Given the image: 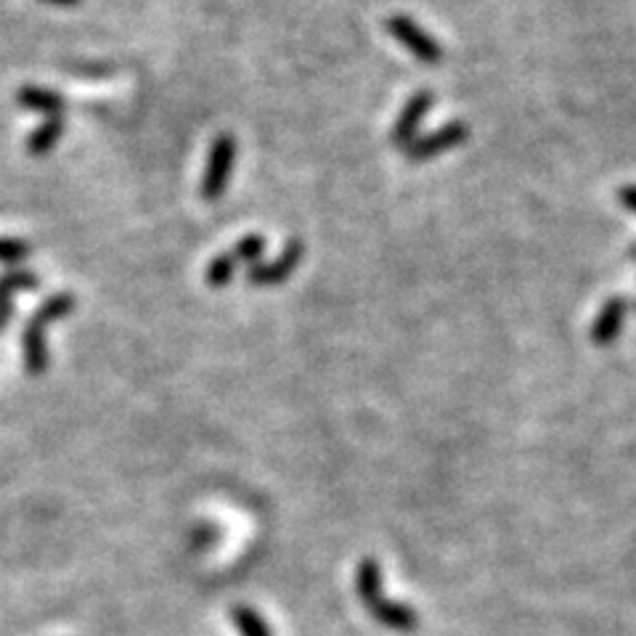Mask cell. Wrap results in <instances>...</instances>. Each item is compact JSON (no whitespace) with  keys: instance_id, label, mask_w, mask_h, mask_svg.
Returning <instances> with one entry per match:
<instances>
[{"instance_id":"cell-1","label":"cell","mask_w":636,"mask_h":636,"mask_svg":"<svg viewBox=\"0 0 636 636\" xmlns=\"http://www.w3.org/2000/svg\"><path fill=\"white\" fill-rule=\"evenodd\" d=\"M356 592L358 599L363 602L367 613L377 624L390 628V632L409 634L419 628V613L406 602H392L384 597V578L382 567L377 560H361L356 567Z\"/></svg>"},{"instance_id":"cell-2","label":"cell","mask_w":636,"mask_h":636,"mask_svg":"<svg viewBox=\"0 0 636 636\" xmlns=\"http://www.w3.org/2000/svg\"><path fill=\"white\" fill-rule=\"evenodd\" d=\"M74 310V295L72 293H57L32 314L30 321L22 331V353H24V369L27 375L40 377L49 369V327L51 324L62 321Z\"/></svg>"},{"instance_id":"cell-3","label":"cell","mask_w":636,"mask_h":636,"mask_svg":"<svg viewBox=\"0 0 636 636\" xmlns=\"http://www.w3.org/2000/svg\"><path fill=\"white\" fill-rule=\"evenodd\" d=\"M236 154H239V146H236L234 135H228V133L215 135L207 152L205 175H202V199L218 202L220 196L226 194L228 181H232V173L236 165Z\"/></svg>"},{"instance_id":"cell-4","label":"cell","mask_w":636,"mask_h":636,"mask_svg":"<svg viewBox=\"0 0 636 636\" xmlns=\"http://www.w3.org/2000/svg\"><path fill=\"white\" fill-rule=\"evenodd\" d=\"M384 27H388L390 35L396 38L417 62L428 66H438L443 62L445 53L441 49V43H438L428 30H422L411 17H406V13H392L388 22H384Z\"/></svg>"},{"instance_id":"cell-5","label":"cell","mask_w":636,"mask_h":636,"mask_svg":"<svg viewBox=\"0 0 636 636\" xmlns=\"http://www.w3.org/2000/svg\"><path fill=\"white\" fill-rule=\"evenodd\" d=\"M466 139H470V127H466L462 120H451V123L438 127V131L417 135L414 144L406 146L403 152L409 162H430L445 152H451V148H457L459 144H464Z\"/></svg>"},{"instance_id":"cell-6","label":"cell","mask_w":636,"mask_h":636,"mask_svg":"<svg viewBox=\"0 0 636 636\" xmlns=\"http://www.w3.org/2000/svg\"><path fill=\"white\" fill-rule=\"evenodd\" d=\"M302 253H306V247H302L300 239L287 242V247L281 249V255L274 263H255V266H249L247 281L253 287H279L300 266Z\"/></svg>"},{"instance_id":"cell-7","label":"cell","mask_w":636,"mask_h":636,"mask_svg":"<svg viewBox=\"0 0 636 636\" xmlns=\"http://www.w3.org/2000/svg\"><path fill=\"white\" fill-rule=\"evenodd\" d=\"M432 104H435V93L432 91H417L414 96L406 101L401 114H398L396 125H392V133H390L392 144L401 148L414 144L419 127H422L424 117L430 114Z\"/></svg>"},{"instance_id":"cell-8","label":"cell","mask_w":636,"mask_h":636,"mask_svg":"<svg viewBox=\"0 0 636 636\" xmlns=\"http://www.w3.org/2000/svg\"><path fill=\"white\" fill-rule=\"evenodd\" d=\"M624 321H626V300L615 295L602 306L597 318H594L592 342L597 345V348H611V345L618 340L620 329H624Z\"/></svg>"},{"instance_id":"cell-9","label":"cell","mask_w":636,"mask_h":636,"mask_svg":"<svg viewBox=\"0 0 636 636\" xmlns=\"http://www.w3.org/2000/svg\"><path fill=\"white\" fill-rule=\"evenodd\" d=\"M17 101L24 106L27 112L43 114V117H64L66 101L59 96L51 88H40V85H27L17 93Z\"/></svg>"},{"instance_id":"cell-10","label":"cell","mask_w":636,"mask_h":636,"mask_svg":"<svg viewBox=\"0 0 636 636\" xmlns=\"http://www.w3.org/2000/svg\"><path fill=\"white\" fill-rule=\"evenodd\" d=\"M64 131H66L64 117H45L43 123L30 133V139H27V152H30L32 157H49L53 146L62 141Z\"/></svg>"},{"instance_id":"cell-11","label":"cell","mask_w":636,"mask_h":636,"mask_svg":"<svg viewBox=\"0 0 636 636\" xmlns=\"http://www.w3.org/2000/svg\"><path fill=\"white\" fill-rule=\"evenodd\" d=\"M239 257L234 255V249H226V253H220L215 260L207 263L205 268V284L213 289H223L228 287V284L234 281V274L236 268H239Z\"/></svg>"},{"instance_id":"cell-12","label":"cell","mask_w":636,"mask_h":636,"mask_svg":"<svg viewBox=\"0 0 636 636\" xmlns=\"http://www.w3.org/2000/svg\"><path fill=\"white\" fill-rule=\"evenodd\" d=\"M232 624L236 626L239 636H274V632H270V626H268V620L249 605H234L232 607Z\"/></svg>"},{"instance_id":"cell-13","label":"cell","mask_w":636,"mask_h":636,"mask_svg":"<svg viewBox=\"0 0 636 636\" xmlns=\"http://www.w3.org/2000/svg\"><path fill=\"white\" fill-rule=\"evenodd\" d=\"M38 287V276L32 270L19 268V270H6L0 274V302H13V295L27 293V289Z\"/></svg>"},{"instance_id":"cell-14","label":"cell","mask_w":636,"mask_h":636,"mask_svg":"<svg viewBox=\"0 0 636 636\" xmlns=\"http://www.w3.org/2000/svg\"><path fill=\"white\" fill-rule=\"evenodd\" d=\"M234 255L239 257L242 266H255V263H260L263 253H266V239L257 234H249L245 239H239V245L232 247Z\"/></svg>"},{"instance_id":"cell-15","label":"cell","mask_w":636,"mask_h":636,"mask_svg":"<svg viewBox=\"0 0 636 636\" xmlns=\"http://www.w3.org/2000/svg\"><path fill=\"white\" fill-rule=\"evenodd\" d=\"M30 253L32 247L22 239H0V263H22Z\"/></svg>"},{"instance_id":"cell-16","label":"cell","mask_w":636,"mask_h":636,"mask_svg":"<svg viewBox=\"0 0 636 636\" xmlns=\"http://www.w3.org/2000/svg\"><path fill=\"white\" fill-rule=\"evenodd\" d=\"M618 202L628 209V213L636 215V186H624V188H620Z\"/></svg>"},{"instance_id":"cell-17","label":"cell","mask_w":636,"mask_h":636,"mask_svg":"<svg viewBox=\"0 0 636 636\" xmlns=\"http://www.w3.org/2000/svg\"><path fill=\"white\" fill-rule=\"evenodd\" d=\"M40 3L45 6H53V9H78L83 0H40Z\"/></svg>"},{"instance_id":"cell-18","label":"cell","mask_w":636,"mask_h":636,"mask_svg":"<svg viewBox=\"0 0 636 636\" xmlns=\"http://www.w3.org/2000/svg\"><path fill=\"white\" fill-rule=\"evenodd\" d=\"M11 316H13V302H0V329L9 327Z\"/></svg>"},{"instance_id":"cell-19","label":"cell","mask_w":636,"mask_h":636,"mask_svg":"<svg viewBox=\"0 0 636 636\" xmlns=\"http://www.w3.org/2000/svg\"><path fill=\"white\" fill-rule=\"evenodd\" d=\"M628 260H636V245L628 247Z\"/></svg>"}]
</instances>
